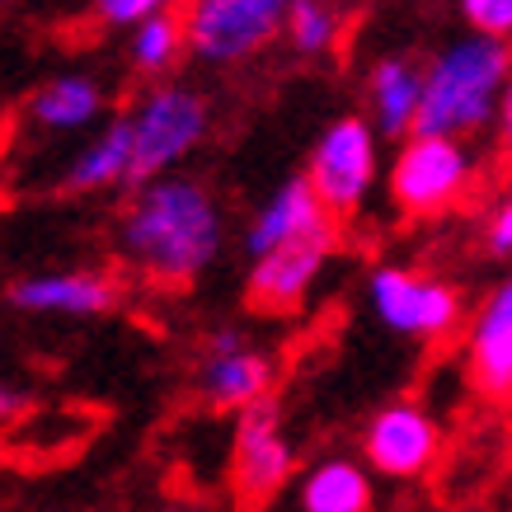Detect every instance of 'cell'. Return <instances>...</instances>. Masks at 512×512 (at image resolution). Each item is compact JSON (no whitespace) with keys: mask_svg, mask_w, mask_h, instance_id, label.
Instances as JSON below:
<instances>
[{"mask_svg":"<svg viewBox=\"0 0 512 512\" xmlns=\"http://www.w3.org/2000/svg\"><path fill=\"white\" fill-rule=\"evenodd\" d=\"M498 127H503V141L512 146V80H508V94H503V109H498Z\"/></svg>","mask_w":512,"mask_h":512,"instance_id":"cell-25","label":"cell"},{"mask_svg":"<svg viewBox=\"0 0 512 512\" xmlns=\"http://www.w3.org/2000/svg\"><path fill=\"white\" fill-rule=\"evenodd\" d=\"M362 451H367V466L376 475H390V480H419L428 475L442 451V428L437 419L414 400L386 404L372 423H367V437H362Z\"/></svg>","mask_w":512,"mask_h":512,"instance_id":"cell-8","label":"cell"},{"mask_svg":"<svg viewBox=\"0 0 512 512\" xmlns=\"http://www.w3.org/2000/svg\"><path fill=\"white\" fill-rule=\"evenodd\" d=\"M470 381L489 400H512V278L480 306L470 325Z\"/></svg>","mask_w":512,"mask_h":512,"instance_id":"cell-13","label":"cell"},{"mask_svg":"<svg viewBox=\"0 0 512 512\" xmlns=\"http://www.w3.org/2000/svg\"><path fill=\"white\" fill-rule=\"evenodd\" d=\"M179 47H188V29L179 15H156L132 29V62L141 71H165L179 57Z\"/></svg>","mask_w":512,"mask_h":512,"instance_id":"cell-20","label":"cell"},{"mask_svg":"<svg viewBox=\"0 0 512 512\" xmlns=\"http://www.w3.org/2000/svg\"><path fill=\"white\" fill-rule=\"evenodd\" d=\"M226 217L217 198L188 179H156L141 193H132L123 221H118V249L127 264L151 273L160 282H188L221 254Z\"/></svg>","mask_w":512,"mask_h":512,"instance_id":"cell-1","label":"cell"},{"mask_svg":"<svg viewBox=\"0 0 512 512\" xmlns=\"http://www.w3.org/2000/svg\"><path fill=\"white\" fill-rule=\"evenodd\" d=\"M24 409H29V395L15 390L10 381H0V419H19Z\"/></svg>","mask_w":512,"mask_h":512,"instance_id":"cell-24","label":"cell"},{"mask_svg":"<svg viewBox=\"0 0 512 512\" xmlns=\"http://www.w3.org/2000/svg\"><path fill=\"white\" fill-rule=\"evenodd\" d=\"M127 118H132V174H127L132 193L165 179V170H174L207 137V123H212L202 94H193L188 85L146 90Z\"/></svg>","mask_w":512,"mask_h":512,"instance_id":"cell-3","label":"cell"},{"mask_svg":"<svg viewBox=\"0 0 512 512\" xmlns=\"http://www.w3.org/2000/svg\"><path fill=\"white\" fill-rule=\"evenodd\" d=\"M423 109V71L404 57H381L372 71V127L376 137H414Z\"/></svg>","mask_w":512,"mask_h":512,"instance_id":"cell-15","label":"cell"},{"mask_svg":"<svg viewBox=\"0 0 512 512\" xmlns=\"http://www.w3.org/2000/svg\"><path fill=\"white\" fill-rule=\"evenodd\" d=\"M268 386H273V357L249 348L240 339V329H217L207 339V353H202L198 367V390L212 409H240L245 414L249 404L268 400Z\"/></svg>","mask_w":512,"mask_h":512,"instance_id":"cell-9","label":"cell"},{"mask_svg":"<svg viewBox=\"0 0 512 512\" xmlns=\"http://www.w3.org/2000/svg\"><path fill=\"white\" fill-rule=\"evenodd\" d=\"M292 5L296 0H193L184 15L188 47L212 66L245 62L278 33H287Z\"/></svg>","mask_w":512,"mask_h":512,"instance_id":"cell-4","label":"cell"},{"mask_svg":"<svg viewBox=\"0 0 512 512\" xmlns=\"http://www.w3.org/2000/svg\"><path fill=\"white\" fill-rule=\"evenodd\" d=\"M174 0H94V15L113 24V29H137L146 19L156 15H170Z\"/></svg>","mask_w":512,"mask_h":512,"instance_id":"cell-22","label":"cell"},{"mask_svg":"<svg viewBox=\"0 0 512 512\" xmlns=\"http://www.w3.org/2000/svg\"><path fill=\"white\" fill-rule=\"evenodd\" d=\"M512 80V47L484 33H466L437 52L423 71V109L414 137L461 141L498 118Z\"/></svg>","mask_w":512,"mask_h":512,"instance_id":"cell-2","label":"cell"},{"mask_svg":"<svg viewBox=\"0 0 512 512\" xmlns=\"http://www.w3.org/2000/svg\"><path fill=\"white\" fill-rule=\"evenodd\" d=\"M376 320L404 339H442L461 325V296L447 282L414 273V268H376L367 282Z\"/></svg>","mask_w":512,"mask_h":512,"instance_id":"cell-7","label":"cell"},{"mask_svg":"<svg viewBox=\"0 0 512 512\" xmlns=\"http://www.w3.org/2000/svg\"><path fill=\"white\" fill-rule=\"evenodd\" d=\"M320 235H334V217H329L325 202L315 198L311 179L301 174V179H287V184L259 207V217L249 221L245 254H249V264H254V259H264L273 249L301 245V240H320Z\"/></svg>","mask_w":512,"mask_h":512,"instance_id":"cell-10","label":"cell"},{"mask_svg":"<svg viewBox=\"0 0 512 512\" xmlns=\"http://www.w3.org/2000/svg\"><path fill=\"white\" fill-rule=\"evenodd\" d=\"M475 179V160L451 137H409L390 165V198L409 217H433L461 198Z\"/></svg>","mask_w":512,"mask_h":512,"instance_id":"cell-6","label":"cell"},{"mask_svg":"<svg viewBox=\"0 0 512 512\" xmlns=\"http://www.w3.org/2000/svg\"><path fill=\"white\" fill-rule=\"evenodd\" d=\"M113 296L118 292L104 273H38L10 287V301L19 311L43 315H99L113 306Z\"/></svg>","mask_w":512,"mask_h":512,"instance_id":"cell-14","label":"cell"},{"mask_svg":"<svg viewBox=\"0 0 512 512\" xmlns=\"http://www.w3.org/2000/svg\"><path fill=\"white\" fill-rule=\"evenodd\" d=\"M127 174H132V118H113L104 127V137L90 141L71 170H66V188L71 193H99V188H113L123 184L127 188Z\"/></svg>","mask_w":512,"mask_h":512,"instance_id":"cell-16","label":"cell"},{"mask_svg":"<svg viewBox=\"0 0 512 512\" xmlns=\"http://www.w3.org/2000/svg\"><path fill=\"white\" fill-rule=\"evenodd\" d=\"M484 245H489V254H512V193L494 207L489 231H484Z\"/></svg>","mask_w":512,"mask_h":512,"instance_id":"cell-23","label":"cell"},{"mask_svg":"<svg viewBox=\"0 0 512 512\" xmlns=\"http://www.w3.org/2000/svg\"><path fill=\"white\" fill-rule=\"evenodd\" d=\"M329 249H334V235H320V240H301V245L273 249L264 259H254L249 264V306H259V311H296L311 296Z\"/></svg>","mask_w":512,"mask_h":512,"instance_id":"cell-12","label":"cell"},{"mask_svg":"<svg viewBox=\"0 0 512 512\" xmlns=\"http://www.w3.org/2000/svg\"><path fill=\"white\" fill-rule=\"evenodd\" d=\"M104 109V90L90 76H57L29 99V118L43 132H76Z\"/></svg>","mask_w":512,"mask_h":512,"instance_id":"cell-18","label":"cell"},{"mask_svg":"<svg viewBox=\"0 0 512 512\" xmlns=\"http://www.w3.org/2000/svg\"><path fill=\"white\" fill-rule=\"evenodd\" d=\"M461 15L484 38L512 43V0H461Z\"/></svg>","mask_w":512,"mask_h":512,"instance_id":"cell-21","label":"cell"},{"mask_svg":"<svg viewBox=\"0 0 512 512\" xmlns=\"http://www.w3.org/2000/svg\"><path fill=\"white\" fill-rule=\"evenodd\" d=\"M306 179L329 207V217H353L376 184V127L362 118L329 123L315 141Z\"/></svg>","mask_w":512,"mask_h":512,"instance_id":"cell-5","label":"cell"},{"mask_svg":"<svg viewBox=\"0 0 512 512\" xmlns=\"http://www.w3.org/2000/svg\"><path fill=\"white\" fill-rule=\"evenodd\" d=\"M343 15L334 0H296L292 15H287V38L301 57H320L329 47L339 43Z\"/></svg>","mask_w":512,"mask_h":512,"instance_id":"cell-19","label":"cell"},{"mask_svg":"<svg viewBox=\"0 0 512 512\" xmlns=\"http://www.w3.org/2000/svg\"><path fill=\"white\" fill-rule=\"evenodd\" d=\"M292 475V442L282 437V414L273 400L249 404L235 423V484L249 498L282 489Z\"/></svg>","mask_w":512,"mask_h":512,"instance_id":"cell-11","label":"cell"},{"mask_svg":"<svg viewBox=\"0 0 512 512\" xmlns=\"http://www.w3.org/2000/svg\"><path fill=\"white\" fill-rule=\"evenodd\" d=\"M372 480L357 461L329 456L301 480V512H372Z\"/></svg>","mask_w":512,"mask_h":512,"instance_id":"cell-17","label":"cell"}]
</instances>
